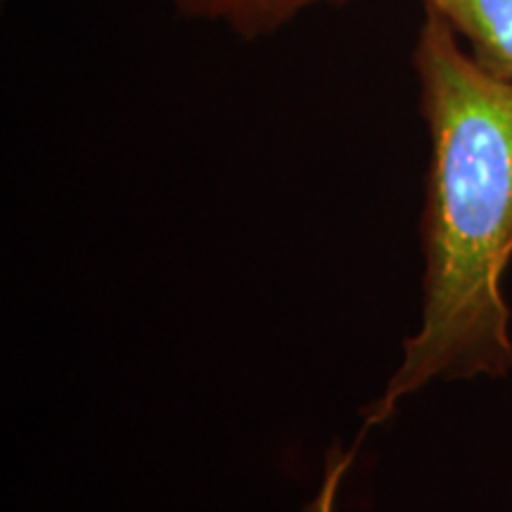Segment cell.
<instances>
[{
	"instance_id": "7a4b0ae2",
	"label": "cell",
	"mask_w": 512,
	"mask_h": 512,
	"mask_svg": "<svg viewBox=\"0 0 512 512\" xmlns=\"http://www.w3.org/2000/svg\"><path fill=\"white\" fill-rule=\"evenodd\" d=\"M491 74L512 81V0H420Z\"/></svg>"
},
{
	"instance_id": "277c9868",
	"label": "cell",
	"mask_w": 512,
	"mask_h": 512,
	"mask_svg": "<svg viewBox=\"0 0 512 512\" xmlns=\"http://www.w3.org/2000/svg\"><path fill=\"white\" fill-rule=\"evenodd\" d=\"M351 460H354V453L342 451V446L337 444L332 446L328 460H325V470L323 477H320L316 496L311 498L304 512H337L339 491H342L344 475H347V470L351 467Z\"/></svg>"
},
{
	"instance_id": "3957f363",
	"label": "cell",
	"mask_w": 512,
	"mask_h": 512,
	"mask_svg": "<svg viewBox=\"0 0 512 512\" xmlns=\"http://www.w3.org/2000/svg\"><path fill=\"white\" fill-rule=\"evenodd\" d=\"M171 3L188 19L219 24L235 36L259 41L285 29L304 12L323 5H347L351 0H171Z\"/></svg>"
},
{
	"instance_id": "6da1fadb",
	"label": "cell",
	"mask_w": 512,
	"mask_h": 512,
	"mask_svg": "<svg viewBox=\"0 0 512 512\" xmlns=\"http://www.w3.org/2000/svg\"><path fill=\"white\" fill-rule=\"evenodd\" d=\"M430 136L422 209V313L366 427L437 380L512 370L505 273L512 261V81L484 69L437 12L411 55Z\"/></svg>"
}]
</instances>
